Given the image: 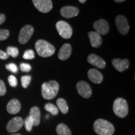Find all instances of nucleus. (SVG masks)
Segmentation results:
<instances>
[{
    "mask_svg": "<svg viewBox=\"0 0 135 135\" xmlns=\"http://www.w3.org/2000/svg\"><path fill=\"white\" fill-rule=\"evenodd\" d=\"M61 15L66 18H71L75 17L79 14L78 8L75 6H64L61 9Z\"/></svg>",
    "mask_w": 135,
    "mask_h": 135,
    "instance_id": "13",
    "label": "nucleus"
},
{
    "mask_svg": "<svg viewBox=\"0 0 135 135\" xmlns=\"http://www.w3.org/2000/svg\"><path fill=\"white\" fill-rule=\"evenodd\" d=\"M45 108L47 111L50 112L53 115H56L58 114V108L52 103H47L45 104Z\"/></svg>",
    "mask_w": 135,
    "mask_h": 135,
    "instance_id": "22",
    "label": "nucleus"
},
{
    "mask_svg": "<svg viewBox=\"0 0 135 135\" xmlns=\"http://www.w3.org/2000/svg\"><path fill=\"white\" fill-rule=\"evenodd\" d=\"M9 36V31L7 30L0 29V41L6 40Z\"/></svg>",
    "mask_w": 135,
    "mask_h": 135,
    "instance_id": "27",
    "label": "nucleus"
},
{
    "mask_svg": "<svg viewBox=\"0 0 135 135\" xmlns=\"http://www.w3.org/2000/svg\"><path fill=\"white\" fill-rule=\"evenodd\" d=\"M87 60L89 63L98 68L103 69L106 66V62L104 61V60L95 54H91L90 55H89Z\"/></svg>",
    "mask_w": 135,
    "mask_h": 135,
    "instance_id": "12",
    "label": "nucleus"
},
{
    "mask_svg": "<svg viewBox=\"0 0 135 135\" xmlns=\"http://www.w3.org/2000/svg\"><path fill=\"white\" fill-rule=\"evenodd\" d=\"M23 58L25 60H33L35 58V52L32 50H28L25 52L24 55L23 56Z\"/></svg>",
    "mask_w": 135,
    "mask_h": 135,
    "instance_id": "26",
    "label": "nucleus"
},
{
    "mask_svg": "<svg viewBox=\"0 0 135 135\" xmlns=\"http://www.w3.org/2000/svg\"><path fill=\"white\" fill-rule=\"evenodd\" d=\"M56 30L63 38L69 39L72 36L73 30L68 23L64 21H60L56 25Z\"/></svg>",
    "mask_w": 135,
    "mask_h": 135,
    "instance_id": "5",
    "label": "nucleus"
},
{
    "mask_svg": "<svg viewBox=\"0 0 135 135\" xmlns=\"http://www.w3.org/2000/svg\"><path fill=\"white\" fill-rule=\"evenodd\" d=\"M116 26L121 35H126L129 32V26L126 18L122 15H118L115 19Z\"/></svg>",
    "mask_w": 135,
    "mask_h": 135,
    "instance_id": "6",
    "label": "nucleus"
},
{
    "mask_svg": "<svg viewBox=\"0 0 135 135\" xmlns=\"http://www.w3.org/2000/svg\"><path fill=\"white\" fill-rule=\"evenodd\" d=\"M8 57H9V56L6 53V52L3 51L2 50H0V59L5 60L6 59H8Z\"/></svg>",
    "mask_w": 135,
    "mask_h": 135,
    "instance_id": "32",
    "label": "nucleus"
},
{
    "mask_svg": "<svg viewBox=\"0 0 135 135\" xmlns=\"http://www.w3.org/2000/svg\"><path fill=\"white\" fill-rule=\"evenodd\" d=\"M78 1H80L81 3H84L86 1V0H78Z\"/></svg>",
    "mask_w": 135,
    "mask_h": 135,
    "instance_id": "35",
    "label": "nucleus"
},
{
    "mask_svg": "<svg viewBox=\"0 0 135 135\" xmlns=\"http://www.w3.org/2000/svg\"><path fill=\"white\" fill-rule=\"evenodd\" d=\"M30 117L33 121L34 126H38L41 121V112L37 106L32 107L30 111Z\"/></svg>",
    "mask_w": 135,
    "mask_h": 135,
    "instance_id": "18",
    "label": "nucleus"
},
{
    "mask_svg": "<svg viewBox=\"0 0 135 135\" xmlns=\"http://www.w3.org/2000/svg\"><path fill=\"white\" fill-rule=\"evenodd\" d=\"M24 124V121L21 117L13 118L8 122L6 129L9 133H16L19 131Z\"/></svg>",
    "mask_w": 135,
    "mask_h": 135,
    "instance_id": "9",
    "label": "nucleus"
},
{
    "mask_svg": "<svg viewBox=\"0 0 135 135\" xmlns=\"http://www.w3.org/2000/svg\"><path fill=\"white\" fill-rule=\"evenodd\" d=\"M113 111L119 118H124L128 113L127 101L122 98H118L114 101Z\"/></svg>",
    "mask_w": 135,
    "mask_h": 135,
    "instance_id": "4",
    "label": "nucleus"
},
{
    "mask_svg": "<svg viewBox=\"0 0 135 135\" xmlns=\"http://www.w3.org/2000/svg\"><path fill=\"white\" fill-rule=\"evenodd\" d=\"M93 27L96 32L100 35H105L109 32V24L106 20L101 19L95 21L93 24Z\"/></svg>",
    "mask_w": 135,
    "mask_h": 135,
    "instance_id": "11",
    "label": "nucleus"
},
{
    "mask_svg": "<svg viewBox=\"0 0 135 135\" xmlns=\"http://www.w3.org/2000/svg\"><path fill=\"white\" fill-rule=\"evenodd\" d=\"M94 130L98 135H113L114 127L109 121L103 119H98L94 123Z\"/></svg>",
    "mask_w": 135,
    "mask_h": 135,
    "instance_id": "1",
    "label": "nucleus"
},
{
    "mask_svg": "<svg viewBox=\"0 0 135 135\" xmlns=\"http://www.w3.org/2000/svg\"><path fill=\"white\" fill-rule=\"evenodd\" d=\"M8 82L10 86L12 87H16L18 85V81H17L16 78L13 75H10L8 77Z\"/></svg>",
    "mask_w": 135,
    "mask_h": 135,
    "instance_id": "29",
    "label": "nucleus"
},
{
    "mask_svg": "<svg viewBox=\"0 0 135 135\" xmlns=\"http://www.w3.org/2000/svg\"><path fill=\"white\" fill-rule=\"evenodd\" d=\"M34 33V28L31 25H26L20 30L18 40L21 44H25L29 41Z\"/></svg>",
    "mask_w": 135,
    "mask_h": 135,
    "instance_id": "7",
    "label": "nucleus"
},
{
    "mask_svg": "<svg viewBox=\"0 0 135 135\" xmlns=\"http://www.w3.org/2000/svg\"><path fill=\"white\" fill-rule=\"evenodd\" d=\"M21 81L22 86L24 88H26L29 86L30 82H31V76L30 75L23 76L21 77Z\"/></svg>",
    "mask_w": 135,
    "mask_h": 135,
    "instance_id": "24",
    "label": "nucleus"
},
{
    "mask_svg": "<svg viewBox=\"0 0 135 135\" xmlns=\"http://www.w3.org/2000/svg\"><path fill=\"white\" fill-rule=\"evenodd\" d=\"M56 132L59 135H71L70 129L64 123H60L56 126Z\"/></svg>",
    "mask_w": 135,
    "mask_h": 135,
    "instance_id": "21",
    "label": "nucleus"
},
{
    "mask_svg": "<svg viewBox=\"0 0 135 135\" xmlns=\"http://www.w3.org/2000/svg\"><path fill=\"white\" fill-rule=\"evenodd\" d=\"M20 69L23 72H30L31 70V66L30 64L23 63L20 64Z\"/></svg>",
    "mask_w": 135,
    "mask_h": 135,
    "instance_id": "30",
    "label": "nucleus"
},
{
    "mask_svg": "<svg viewBox=\"0 0 135 135\" xmlns=\"http://www.w3.org/2000/svg\"><path fill=\"white\" fill-rule=\"evenodd\" d=\"M56 104L58 109H60L62 113L66 114L68 112V104L65 99H64L63 98L58 99L56 101Z\"/></svg>",
    "mask_w": 135,
    "mask_h": 135,
    "instance_id": "20",
    "label": "nucleus"
},
{
    "mask_svg": "<svg viewBox=\"0 0 135 135\" xmlns=\"http://www.w3.org/2000/svg\"><path fill=\"white\" fill-rule=\"evenodd\" d=\"M11 135H21V134H11Z\"/></svg>",
    "mask_w": 135,
    "mask_h": 135,
    "instance_id": "36",
    "label": "nucleus"
},
{
    "mask_svg": "<svg viewBox=\"0 0 135 135\" xmlns=\"http://www.w3.org/2000/svg\"><path fill=\"white\" fill-rule=\"evenodd\" d=\"M76 89L79 94L84 98H89L92 94V89L89 84L83 81H80L76 84Z\"/></svg>",
    "mask_w": 135,
    "mask_h": 135,
    "instance_id": "10",
    "label": "nucleus"
},
{
    "mask_svg": "<svg viewBox=\"0 0 135 135\" xmlns=\"http://www.w3.org/2000/svg\"><path fill=\"white\" fill-rule=\"evenodd\" d=\"M114 1L116 3H122L123 1H125V0H114Z\"/></svg>",
    "mask_w": 135,
    "mask_h": 135,
    "instance_id": "34",
    "label": "nucleus"
},
{
    "mask_svg": "<svg viewBox=\"0 0 135 135\" xmlns=\"http://www.w3.org/2000/svg\"><path fill=\"white\" fill-rule=\"evenodd\" d=\"M6 53L8 54V56H11L13 58H16L19 54V51L16 47L8 46L6 49Z\"/></svg>",
    "mask_w": 135,
    "mask_h": 135,
    "instance_id": "23",
    "label": "nucleus"
},
{
    "mask_svg": "<svg viewBox=\"0 0 135 135\" xmlns=\"http://www.w3.org/2000/svg\"><path fill=\"white\" fill-rule=\"evenodd\" d=\"M88 36L91 45L94 48H98L102 43V38L100 35L96 31H90L88 33Z\"/></svg>",
    "mask_w": 135,
    "mask_h": 135,
    "instance_id": "19",
    "label": "nucleus"
},
{
    "mask_svg": "<svg viewBox=\"0 0 135 135\" xmlns=\"http://www.w3.org/2000/svg\"><path fill=\"white\" fill-rule=\"evenodd\" d=\"M35 49L38 55L44 58L51 56L55 52V47L51 44L43 40H39L36 42Z\"/></svg>",
    "mask_w": 135,
    "mask_h": 135,
    "instance_id": "3",
    "label": "nucleus"
},
{
    "mask_svg": "<svg viewBox=\"0 0 135 135\" xmlns=\"http://www.w3.org/2000/svg\"><path fill=\"white\" fill-rule=\"evenodd\" d=\"M112 64L116 70H118L119 72H123L128 68L129 62L127 59L121 60V59L118 58L113 60Z\"/></svg>",
    "mask_w": 135,
    "mask_h": 135,
    "instance_id": "14",
    "label": "nucleus"
},
{
    "mask_svg": "<svg viewBox=\"0 0 135 135\" xmlns=\"http://www.w3.org/2000/svg\"><path fill=\"white\" fill-rule=\"evenodd\" d=\"M6 20V16L4 14H0V25H2Z\"/></svg>",
    "mask_w": 135,
    "mask_h": 135,
    "instance_id": "33",
    "label": "nucleus"
},
{
    "mask_svg": "<svg viewBox=\"0 0 135 135\" xmlns=\"http://www.w3.org/2000/svg\"><path fill=\"white\" fill-rule=\"evenodd\" d=\"M36 8L40 12L46 13L53 8L51 0H32Z\"/></svg>",
    "mask_w": 135,
    "mask_h": 135,
    "instance_id": "8",
    "label": "nucleus"
},
{
    "mask_svg": "<svg viewBox=\"0 0 135 135\" xmlns=\"http://www.w3.org/2000/svg\"><path fill=\"white\" fill-rule=\"evenodd\" d=\"M58 91L59 84L56 81L45 82L41 86L42 97L46 99H53L56 97Z\"/></svg>",
    "mask_w": 135,
    "mask_h": 135,
    "instance_id": "2",
    "label": "nucleus"
},
{
    "mask_svg": "<svg viewBox=\"0 0 135 135\" xmlns=\"http://www.w3.org/2000/svg\"><path fill=\"white\" fill-rule=\"evenodd\" d=\"M88 76L91 81L96 84L101 83L103 80L102 74L96 69H90L88 72Z\"/></svg>",
    "mask_w": 135,
    "mask_h": 135,
    "instance_id": "15",
    "label": "nucleus"
},
{
    "mask_svg": "<svg viewBox=\"0 0 135 135\" xmlns=\"http://www.w3.org/2000/svg\"><path fill=\"white\" fill-rule=\"evenodd\" d=\"M6 92V89L4 82L2 80H0V96L4 95Z\"/></svg>",
    "mask_w": 135,
    "mask_h": 135,
    "instance_id": "31",
    "label": "nucleus"
},
{
    "mask_svg": "<svg viewBox=\"0 0 135 135\" xmlns=\"http://www.w3.org/2000/svg\"><path fill=\"white\" fill-rule=\"evenodd\" d=\"M25 128H26V129L28 131H31L32 128H33V126H34L33 121L32 120L31 118L30 117V116H28L24 121Z\"/></svg>",
    "mask_w": 135,
    "mask_h": 135,
    "instance_id": "25",
    "label": "nucleus"
},
{
    "mask_svg": "<svg viewBox=\"0 0 135 135\" xmlns=\"http://www.w3.org/2000/svg\"><path fill=\"white\" fill-rule=\"evenodd\" d=\"M72 51V47L68 43H65L61 48L58 53V58L61 60H66L70 56Z\"/></svg>",
    "mask_w": 135,
    "mask_h": 135,
    "instance_id": "16",
    "label": "nucleus"
},
{
    "mask_svg": "<svg viewBox=\"0 0 135 135\" xmlns=\"http://www.w3.org/2000/svg\"><path fill=\"white\" fill-rule=\"evenodd\" d=\"M6 68L9 71L13 73H16L18 71V66H17L16 64L15 63H9L6 65Z\"/></svg>",
    "mask_w": 135,
    "mask_h": 135,
    "instance_id": "28",
    "label": "nucleus"
},
{
    "mask_svg": "<svg viewBox=\"0 0 135 135\" xmlns=\"http://www.w3.org/2000/svg\"><path fill=\"white\" fill-rule=\"evenodd\" d=\"M6 108H7V111L9 113L12 114H16L21 109V103L18 99H13L9 101Z\"/></svg>",
    "mask_w": 135,
    "mask_h": 135,
    "instance_id": "17",
    "label": "nucleus"
}]
</instances>
